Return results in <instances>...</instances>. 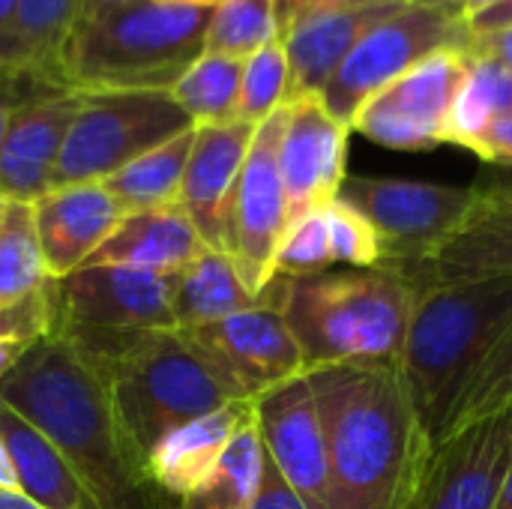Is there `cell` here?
I'll return each instance as SVG.
<instances>
[{"instance_id": "2", "label": "cell", "mask_w": 512, "mask_h": 509, "mask_svg": "<svg viewBox=\"0 0 512 509\" xmlns=\"http://www.w3.org/2000/svg\"><path fill=\"white\" fill-rule=\"evenodd\" d=\"M0 405L42 432L102 509H141L150 486L132 459L111 387L66 339L30 345L0 381Z\"/></svg>"}, {"instance_id": "42", "label": "cell", "mask_w": 512, "mask_h": 509, "mask_svg": "<svg viewBox=\"0 0 512 509\" xmlns=\"http://www.w3.org/2000/svg\"><path fill=\"white\" fill-rule=\"evenodd\" d=\"M408 0H279V12H306V9H378V6H399Z\"/></svg>"}, {"instance_id": "20", "label": "cell", "mask_w": 512, "mask_h": 509, "mask_svg": "<svg viewBox=\"0 0 512 509\" xmlns=\"http://www.w3.org/2000/svg\"><path fill=\"white\" fill-rule=\"evenodd\" d=\"M402 6V3H399ZM378 9H306L282 15V45L291 66V102L321 99L339 66L351 57L360 39L393 12Z\"/></svg>"}, {"instance_id": "43", "label": "cell", "mask_w": 512, "mask_h": 509, "mask_svg": "<svg viewBox=\"0 0 512 509\" xmlns=\"http://www.w3.org/2000/svg\"><path fill=\"white\" fill-rule=\"evenodd\" d=\"M512 27V0H501L483 12H477L474 18H468V30L471 33H489V30H501Z\"/></svg>"}, {"instance_id": "16", "label": "cell", "mask_w": 512, "mask_h": 509, "mask_svg": "<svg viewBox=\"0 0 512 509\" xmlns=\"http://www.w3.org/2000/svg\"><path fill=\"white\" fill-rule=\"evenodd\" d=\"M351 126L327 111L321 99L288 102L279 141V168L288 201V225L339 198L348 177Z\"/></svg>"}, {"instance_id": "27", "label": "cell", "mask_w": 512, "mask_h": 509, "mask_svg": "<svg viewBox=\"0 0 512 509\" xmlns=\"http://www.w3.org/2000/svg\"><path fill=\"white\" fill-rule=\"evenodd\" d=\"M192 141H195V129L153 147L150 153L138 156L135 162H129L126 168H120L114 177L105 180V189L114 195L123 213H141V210L177 204Z\"/></svg>"}, {"instance_id": "6", "label": "cell", "mask_w": 512, "mask_h": 509, "mask_svg": "<svg viewBox=\"0 0 512 509\" xmlns=\"http://www.w3.org/2000/svg\"><path fill=\"white\" fill-rule=\"evenodd\" d=\"M213 6L126 0L78 21L66 51L69 93L171 90L204 54Z\"/></svg>"}, {"instance_id": "40", "label": "cell", "mask_w": 512, "mask_h": 509, "mask_svg": "<svg viewBox=\"0 0 512 509\" xmlns=\"http://www.w3.org/2000/svg\"><path fill=\"white\" fill-rule=\"evenodd\" d=\"M468 51L474 57L492 60V63H498V66L512 72V27L489 30V33H471Z\"/></svg>"}, {"instance_id": "47", "label": "cell", "mask_w": 512, "mask_h": 509, "mask_svg": "<svg viewBox=\"0 0 512 509\" xmlns=\"http://www.w3.org/2000/svg\"><path fill=\"white\" fill-rule=\"evenodd\" d=\"M0 489H18V480H15V468H12V459H9V450L0 438Z\"/></svg>"}, {"instance_id": "38", "label": "cell", "mask_w": 512, "mask_h": 509, "mask_svg": "<svg viewBox=\"0 0 512 509\" xmlns=\"http://www.w3.org/2000/svg\"><path fill=\"white\" fill-rule=\"evenodd\" d=\"M477 153L486 165L495 168H512V114L492 120L468 147Z\"/></svg>"}, {"instance_id": "21", "label": "cell", "mask_w": 512, "mask_h": 509, "mask_svg": "<svg viewBox=\"0 0 512 509\" xmlns=\"http://www.w3.org/2000/svg\"><path fill=\"white\" fill-rule=\"evenodd\" d=\"M81 0H18L0 27V72L42 90H66V51Z\"/></svg>"}, {"instance_id": "14", "label": "cell", "mask_w": 512, "mask_h": 509, "mask_svg": "<svg viewBox=\"0 0 512 509\" xmlns=\"http://www.w3.org/2000/svg\"><path fill=\"white\" fill-rule=\"evenodd\" d=\"M512 462V411L471 420L429 456L411 509H492Z\"/></svg>"}, {"instance_id": "36", "label": "cell", "mask_w": 512, "mask_h": 509, "mask_svg": "<svg viewBox=\"0 0 512 509\" xmlns=\"http://www.w3.org/2000/svg\"><path fill=\"white\" fill-rule=\"evenodd\" d=\"M327 231H330V249H333V264L345 267H381L384 252L375 228L345 201H330L327 207Z\"/></svg>"}, {"instance_id": "24", "label": "cell", "mask_w": 512, "mask_h": 509, "mask_svg": "<svg viewBox=\"0 0 512 509\" xmlns=\"http://www.w3.org/2000/svg\"><path fill=\"white\" fill-rule=\"evenodd\" d=\"M210 246L201 240L195 222L180 204L126 213L114 234L84 264H117L150 273H180Z\"/></svg>"}, {"instance_id": "50", "label": "cell", "mask_w": 512, "mask_h": 509, "mask_svg": "<svg viewBox=\"0 0 512 509\" xmlns=\"http://www.w3.org/2000/svg\"><path fill=\"white\" fill-rule=\"evenodd\" d=\"M495 3H501V0H465L462 15H465V21H468V18H474L477 12H483V9H489V6H495Z\"/></svg>"}, {"instance_id": "23", "label": "cell", "mask_w": 512, "mask_h": 509, "mask_svg": "<svg viewBox=\"0 0 512 509\" xmlns=\"http://www.w3.org/2000/svg\"><path fill=\"white\" fill-rule=\"evenodd\" d=\"M252 420V402H231L165 435L147 456V483L186 501L219 465L234 435Z\"/></svg>"}, {"instance_id": "1", "label": "cell", "mask_w": 512, "mask_h": 509, "mask_svg": "<svg viewBox=\"0 0 512 509\" xmlns=\"http://www.w3.org/2000/svg\"><path fill=\"white\" fill-rule=\"evenodd\" d=\"M306 375L327 432V509H411L432 441L399 363H345Z\"/></svg>"}, {"instance_id": "39", "label": "cell", "mask_w": 512, "mask_h": 509, "mask_svg": "<svg viewBox=\"0 0 512 509\" xmlns=\"http://www.w3.org/2000/svg\"><path fill=\"white\" fill-rule=\"evenodd\" d=\"M252 509H309L306 501L285 483V477L267 459V453H264V474H261V486H258Z\"/></svg>"}, {"instance_id": "25", "label": "cell", "mask_w": 512, "mask_h": 509, "mask_svg": "<svg viewBox=\"0 0 512 509\" xmlns=\"http://www.w3.org/2000/svg\"><path fill=\"white\" fill-rule=\"evenodd\" d=\"M0 438L9 450L18 492L42 509H102L60 450L24 417L0 405Z\"/></svg>"}, {"instance_id": "22", "label": "cell", "mask_w": 512, "mask_h": 509, "mask_svg": "<svg viewBox=\"0 0 512 509\" xmlns=\"http://www.w3.org/2000/svg\"><path fill=\"white\" fill-rule=\"evenodd\" d=\"M399 273L411 285L512 273V195H480L447 243Z\"/></svg>"}, {"instance_id": "31", "label": "cell", "mask_w": 512, "mask_h": 509, "mask_svg": "<svg viewBox=\"0 0 512 509\" xmlns=\"http://www.w3.org/2000/svg\"><path fill=\"white\" fill-rule=\"evenodd\" d=\"M279 0H219L207 24L204 51L249 60L261 48L279 42Z\"/></svg>"}, {"instance_id": "19", "label": "cell", "mask_w": 512, "mask_h": 509, "mask_svg": "<svg viewBox=\"0 0 512 509\" xmlns=\"http://www.w3.org/2000/svg\"><path fill=\"white\" fill-rule=\"evenodd\" d=\"M78 114V93H45L18 105L3 153L0 195L33 204L54 189V171Z\"/></svg>"}, {"instance_id": "28", "label": "cell", "mask_w": 512, "mask_h": 509, "mask_svg": "<svg viewBox=\"0 0 512 509\" xmlns=\"http://www.w3.org/2000/svg\"><path fill=\"white\" fill-rule=\"evenodd\" d=\"M243 63L246 60L204 51L171 87L174 102L189 114L195 126H219L237 120Z\"/></svg>"}, {"instance_id": "5", "label": "cell", "mask_w": 512, "mask_h": 509, "mask_svg": "<svg viewBox=\"0 0 512 509\" xmlns=\"http://www.w3.org/2000/svg\"><path fill=\"white\" fill-rule=\"evenodd\" d=\"M264 297L285 315L306 372L345 363H399L402 357L414 285L387 264L273 276Z\"/></svg>"}, {"instance_id": "37", "label": "cell", "mask_w": 512, "mask_h": 509, "mask_svg": "<svg viewBox=\"0 0 512 509\" xmlns=\"http://www.w3.org/2000/svg\"><path fill=\"white\" fill-rule=\"evenodd\" d=\"M54 321H57V297H54V279H48L42 288L0 306V339L21 342L30 348L54 336Z\"/></svg>"}, {"instance_id": "54", "label": "cell", "mask_w": 512, "mask_h": 509, "mask_svg": "<svg viewBox=\"0 0 512 509\" xmlns=\"http://www.w3.org/2000/svg\"><path fill=\"white\" fill-rule=\"evenodd\" d=\"M9 81H18V78H9V75H3V72H0V87H3V84H9Z\"/></svg>"}, {"instance_id": "55", "label": "cell", "mask_w": 512, "mask_h": 509, "mask_svg": "<svg viewBox=\"0 0 512 509\" xmlns=\"http://www.w3.org/2000/svg\"><path fill=\"white\" fill-rule=\"evenodd\" d=\"M3 303H9V300H6V291H3V282H0V306H3Z\"/></svg>"}, {"instance_id": "26", "label": "cell", "mask_w": 512, "mask_h": 509, "mask_svg": "<svg viewBox=\"0 0 512 509\" xmlns=\"http://www.w3.org/2000/svg\"><path fill=\"white\" fill-rule=\"evenodd\" d=\"M228 252L207 249L189 267L174 273V324L177 330L207 327L258 306Z\"/></svg>"}, {"instance_id": "8", "label": "cell", "mask_w": 512, "mask_h": 509, "mask_svg": "<svg viewBox=\"0 0 512 509\" xmlns=\"http://www.w3.org/2000/svg\"><path fill=\"white\" fill-rule=\"evenodd\" d=\"M468 42L471 30L462 12L408 0L360 39L321 93V102L333 117L351 126L360 108L411 66L444 48H468Z\"/></svg>"}, {"instance_id": "17", "label": "cell", "mask_w": 512, "mask_h": 509, "mask_svg": "<svg viewBox=\"0 0 512 509\" xmlns=\"http://www.w3.org/2000/svg\"><path fill=\"white\" fill-rule=\"evenodd\" d=\"M123 207L105 183H72L33 201L39 249L51 279L81 270L123 222Z\"/></svg>"}, {"instance_id": "10", "label": "cell", "mask_w": 512, "mask_h": 509, "mask_svg": "<svg viewBox=\"0 0 512 509\" xmlns=\"http://www.w3.org/2000/svg\"><path fill=\"white\" fill-rule=\"evenodd\" d=\"M288 105L267 117L252 138L243 171L234 186L228 225H225V252L237 264L243 282L255 297H264L273 282L276 252L288 231V201L279 168V141L285 129Z\"/></svg>"}, {"instance_id": "52", "label": "cell", "mask_w": 512, "mask_h": 509, "mask_svg": "<svg viewBox=\"0 0 512 509\" xmlns=\"http://www.w3.org/2000/svg\"><path fill=\"white\" fill-rule=\"evenodd\" d=\"M171 3H198V6H216L219 0H171Z\"/></svg>"}, {"instance_id": "18", "label": "cell", "mask_w": 512, "mask_h": 509, "mask_svg": "<svg viewBox=\"0 0 512 509\" xmlns=\"http://www.w3.org/2000/svg\"><path fill=\"white\" fill-rule=\"evenodd\" d=\"M255 129L258 126L243 120H231L219 126H195V141L189 150L177 204L189 213L201 240L210 249L225 252L228 210Z\"/></svg>"}, {"instance_id": "29", "label": "cell", "mask_w": 512, "mask_h": 509, "mask_svg": "<svg viewBox=\"0 0 512 509\" xmlns=\"http://www.w3.org/2000/svg\"><path fill=\"white\" fill-rule=\"evenodd\" d=\"M264 474V447L252 420L234 435L216 471L186 498L183 509H252Z\"/></svg>"}, {"instance_id": "15", "label": "cell", "mask_w": 512, "mask_h": 509, "mask_svg": "<svg viewBox=\"0 0 512 509\" xmlns=\"http://www.w3.org/2000/svg\"><path fill=\"white\" fill-rule=\"evenodd\" d=\"M255 429L267 459L309 509H327L330 459L327 432L309 375H297L252 399Z\"/></svg>"}, {"instance_id": "32", "label": "cell", "mask_w": 512, "mask_h": 509, "mask_svg": "<svg viewBox=\"0 0 512 509\" xmlns=\"http://www.w3.org/2000/svg\"><path fill=\"white\" fill-rule=\"evenodd\" d=\"M45 258L39 249L33 204L6 201V213L0 222V282L6 300H18L48 282Z\"/></svg>"}, {"instance_id": "9", "label": "cell", "mask_w": 512, "mask_h": 509, "mask_svg": "<svg viewBox=\"0 0 512 509\" xmlns=\"http://www.w3.org/2000/svg\"><path fill=\"white\" fill-rule=\"evenodd\" d=\"M474 186H441L396 177L348 174L339 201L354 207L378 234L384 264L405 270L447 243L477 204Z\"/></svg>"}, {"instance_id": "51", "label": "cell", "mask_w": 512, "mask_h": 509, "mask_svg": "<svg viewBox=\"0 0 512 509\" xmlns=\"http://www.w3.org/2000/svg\"><path fill=\"white\" fill-rule=\"evenodd\" d=\"M411 3H420V6H438V9H453V12H462L465 0H411Z\"/></svg>"}, {"instance_id": "7", "label": "cell", "mask_w": 512, "mask_h": 509, "mask_svg": "<svg viewBox=\"0 0 512 509\" xmlns=\"http://www.w3.org/2000/svg\"><path fill=\"white\" fill-rule=\"evenodd\" d=\"M195 129L171 90L78 93V114L69 126L54 189L72 183H105L153 147Z\"/></svg>"}, {"instance_id": "12", "label": "cell", "mask_w": 512, "mask_h": 509, "mask_svg": "<svg viewBox=\"0 0 512 509\" xmlns=\"http://www.w3.org/2000/svg\"><path fill=\"white\" fill-rule=\"evenodd\" d=\"M57 330H177L174 273L96 264L54 279Z\"/></svg>"}, {"instance_id": "4", "label": "cell", "mask_w": 512, "mask_h": 509, "mask_svg": "<svg viewBox=\"0 0 512 509\" xmlns=\"http://www.w3.org/2000/svg\"><path fill=\"white\" fill-rule=\"evenodd\" d=\"M510 324L512 273L414 285L399 369L432 450L447 438L465 387Z\"/></svg>"}, {"instance_id": "35", "label": "cell", "mask_w": 512, "mask_h": 509, "mask_svg": "<svg viewBox=\"0 0 512 509\" xmlns=\"http://www.w3.org/2000/svg\"><path fill=\"white\" fill-rule=\"evenodd\" d=\"M336 267L327 231V210H315L294 225H288L282 246L276 252V276H315Z\"/></svg>"}, {"instance_id": "45", "label": "cell", "mask_w": 512, "mask_h": 509, "mask_svg": "<svg viewBox=\"0 0 512 509\" xmlns=\"http://www.w3.org/2000/svg\"><path fill=\"white\" fill-rule=\"evenodd\" d=\"M27 351V345H21V342H9V339H0V381H3V375L18 363V357Z\"/></svg>"}, {"instance_id": "53", "label": "cell", "mask_w": 512, "mask_h": 509, "mask_svg": "<svg viewBox=\"0 0 512 509\" xmlns=\"http://www.w3.org/2000/svg\"><path fill=\"white\" fill-rule=\"evenodd\" d=\"M3 213H6V198L0 195V222H3Z\"/></svg>"}, {"instance_id": "33", "label": "cell", "mask_w": 512, "mask_h": 509, "mask_svg": "<svg viewBox=\"0 0 512 509\" xmlns=\"http://www.w3.org/2000/svg\"><path fill=\"white\" fill-rule=\"evenodd\" d=\"M288 102H291V66H288L285 45L279 39L243 63L237 120L261 126L267 117H273Z\"/></svg>"}, {"instance_id": "46", "label": "cell", "mask_w": 512, "mask_h": 509, "mask_svg": "<svg viewBox=\"0 0 512 509\" xmlns=\"http://www.w3.org/2000/svg\"><path fill=\"white\" fill-rule=\"evenodd\" d=\"M0 509H42L18 489H0Z\"/></svg>"}, {"instance_id": "34", "label": "cell", "mask_w": 512, "mask_h": 509, "mask_svg": "<svg viewBox=\"0 0 512 509\" xmlns=\"http://www.w3.org/2000/svg\"><path fill=\"white\" fill-rule=\"evenodd\" d=\"M501 411H512V324L501 336V342L492 348V354L483 360V366L477 369L471 384L465 387V393L453 411L450 432H456L459 426H465L471 420L492 417Z\"/></svg>"}, {"instance_id": "13", "label": "cell", "mask_w": 512, "mask_h": 509, "mask_svg": "<svg viewBox=\"0 0 512 509\" xmlns=\"http://www.w3.org/2000/svg\"><path fill=\"white\" fill-rule=\"evenodd\" d=\"M180 333L249 402L297 375H306L297 339L279 306L267 297L240 315Z\"/></svg>"}, {"instance_id": "48", "label": "cell", "mask_w": 512, "mask_h": 509, "mask_svg": "<svg viewBox=\"0 0 512 509\" xmlns=\"http://www.w3.org/2000/svg\"><path fill=\"white\" fill-rule=\"evenodd\" d=\"M120 3H126V0H81V21L99 15V12H105L111 6H120Z\"/></svg>"}, {"instance_id": "41", "label": "cell", "mask_w": 512, "mask_h": 509, "mask_svg": "<svg viewBox=\"0 0 512 509\" xmlns=\"http://www.w3.org/2000/svg\"><path fill=\"white\" fill-rule=\"evenodd\" d=\"M45 93H66V90H42V87L27 84V81H9L0 87V153H3V144H6V135H9V126H12L18 105H24L33 96H45Z\"/></svg>"}, {"instance_id": "44", "label": "cell", "mask_w": 512, "mask_h": 509, "mask_svg": "<svg viewBox=\"0 0 512 509\" xmlns=\"http://www.w3.org/2000/svg\"><path fill=\"white\" fill-rule=\"evenodd\" d=\"M474 189L480 195H512V168H495V165H489L477 177Z\"/></svg>"}, {"instance_id": "3", "label": "cell", "mask_w": 512, "mask_h": 509, "mask_svg": "<svg viewBox=\"0 0 512 509\" xmlns=\"http://www.w3.org/2000/svg\"><path fill=\"white\" fill-rule=\"evenodd\" d=\"M54 336L108 381L123 441L141 471L174 429L231 402H249L180 330H57Z\"/></svg>"}, {"instance_id": "11", "label": "cell", "mask_w": 512, "mask_h": 509, "mask_svg": "<svg viewBox=\"0 0 512 509\" xmlns=\"http://www.w3.org/2000/svg\"><path fill=\"white\" fill-rule=\"evenodd\" d=\"M468 69V48H444L429 54L381 93H375L360 108L351 129L381 147L408 153L444 144Z\"/></svg>"}, {"instance_id": "30", "label": "cell", "mask_w": 512, "mask_h": 509, "mask_svg": "<svg viewBox=\"0 0 512 509\" xmlns=\"http://www.w3.org/2000/svg\"><path fill=\"white\" fill-rule=\"evenodd\" d=\"M471 54V51H468ZM512 114V72L471 54L468 78L459 90V99L450 114L447 141L456 147H471V141L498 117Z\"/></svg>"}, {"instance_id": "49", "label": "cell", "mask_w": 512, "mask_h": 509, "mask_svg": "<svg viewBox=\"0 0 512 509\" xmlns=\"http://www.w3.org/2000/svg\"><path fill=\"white\" fill-rule=\"evenodd\" d=\"M492 509H512V462H510V468H507V477H504V483H501L498 501H495V507Z\"/></svg>"}]
</instances>
